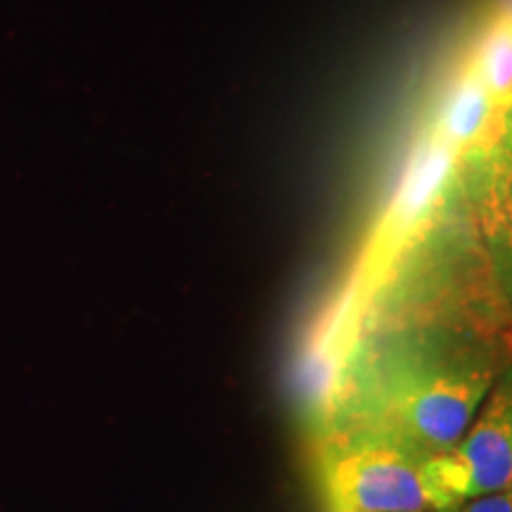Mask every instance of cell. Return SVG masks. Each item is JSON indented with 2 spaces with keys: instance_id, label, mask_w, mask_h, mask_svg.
Segmentation results:
<instances>
[{
  "instance_id": "1",
  "label": "cell",
  "mask_w": 512,
  "mask_h": 512,
  "mask_svg": "<svg viewBox=\"0 0 512 512\" xmlns=\"http://www.w3.org/2000/svg\"><path fill=\"white\" fill-rule=\"evenodd\" d=\"M501 330L354 318L320 401L318 439L373 441L420 460L451 453L505 370Z\"/></svg>"
},
{
  "instance_id": "2",
  "label": "cell",
  "mask_w": 512,
  "mask_h": 512,
  "mask_svg": "<svg viewBox=\"0 0 512 512\" xmlns=\"http://www.w3.org/2000/svg\"><path fill=\"white\" fill-rule=\"evenodd\" d=\"M330 512H437L427 460L373 441H320Z\"/></svg>"
},
{
  "instance_id": "3",
  "label": "cell",
  "mask_w": 512,
  "mask_h": 512,
  "mask_svg": "<svg viewBox=\"0 0 512 512\" xmlns=\"http://www.w3.org/2000/svg\"><path fill=\"white\" fill-rule=\"evenodd\" d=\"M456 185L491 292L512 330V110L494 143L460 157Z\"/></svg>"
},
{
  "instance_id": "4",
  "label": "cell",
  "mask_w": 512,
  "mask_h": 512,
  "mask_svg": "<svg viewBox=\"0 0 512 512\" xmlns=\"http://www.w3.org/2000/svg\"><path fill=\"white\" fill-rule=\"evenodd\" d=\"M453 456L465 472L467 501L512 489V363L496 380Z\"/></svg>"
},
{
  "instance_id": "5",
  "label": "cell",
  "mask_w": 512,
  "mask_h": 512,
  "mask_svg": "<svg viewBox=\"0 0 512 512\" xmlns=\"http://www.w3.org/2000/svg\"><path fill=\"white\" fill-rule=\"evenodd\" d=\"M503 119L505 114L498 110L496 102L486 93L482 81L465 57L441 93L427 131L451 147L458 157H465L494 143L501 133Z\"/></svg>"
},
{
  "instance_id": "6",
  "label": "cell",
  "mask_w": 512,
  "mask_h": 512,
  "mask_svg": "<svg viewBox=\"0 0 512 512\" xmlns=\"http://www.w3.org/2000/svg\"><path fill=\"white\" fill-rule=\"evenodd\" d=\"M467 62L503 114L512 110V22L486 19Z\"/></svg>"
},
{
  "instance_id": "7",
  "label": "cell",
  "mask_w": 512,
  "mask_h": 512,
  "mask_svg": "<svg viewBox=\"0 0 512 512\" xmlns=\"http://www.w3.org/2000/svg\"><path fill=\"white\" fill-rule=\"evenodd\" d=\"M456 512H512V489L501 491V494L470 498V501L458 505Z\"/></svg>"
},
{
  "instance_id": "8",
  "label": "cell",
  "mask_w": 512,
  "mask_h": 512,
  "mask_svg": "<svg viewBox=\"0 0 512 512\" xmlns=\"http://www.w3.org/2000/svg\"><path fill=\"white\" fill-rule=\"evenodd\" d=\"M486 19H508L512 22V0H486Z\"/></svg>"
},
{
  "instance_id": "9",
  "label": "cell",
  "mask_w": 512,
  "mask_h": 512,
  "mask_svg": "<svg viewBox=\"0 0 512 512\" xmlns=\"http://www.w3.org/2000/svg\"><path fill=\"white\" fill-rule=\"evenodd\" d=\"M437 512H456V508H453V510H437Z\"/></svg>"
}]
</instances>
